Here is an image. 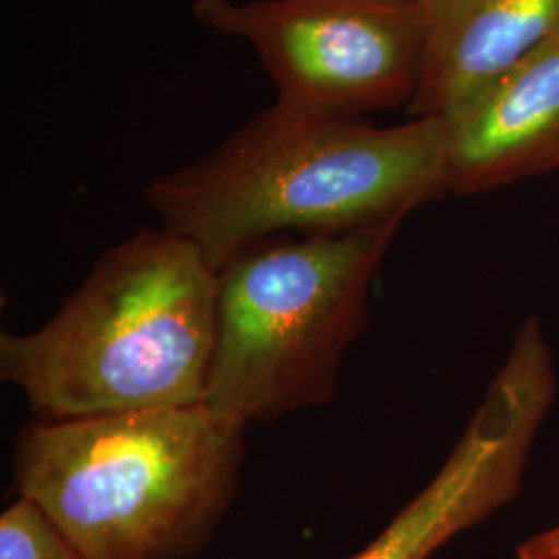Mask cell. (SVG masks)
I'll list each match as a JSON object with an SVG mask.
<instances>
[{"instance_id":"obj_4","label":"cell","mask_w":559,"mask_h":559,"mask_svg":"<svg viewBox=\"0 0 559 559\" xmlns=\"http://www.w3.org/2000/svg\"><path fill=\"white\" fill-rule=\"evenodd\" d=\"M400 224L340 235L282 233L224 261L216 270L218 338L203 404L240 423L330 404Z\"/></svg>"},{"instance_id":"obj_7","label":"cell","mask_w":559,"mask_h":559,"mask_svg":"<svg viewBox=\"0 0 559 559\" xmlns=\"http://www.w3.org/2000/svg\"><path fill=\"white\" fill-rule=\"evenodd\" d=\"M448 191L475 195L559 168V34L443 117Z\"/></svg>"},{"instance_id":"obj_3","label":"cell","mask_w":559,"mask_h":559,"mask_svg":"<svg viewBox=\"0 0 559 559\" xmlns=\"http://www.w3.org/2000/svg\"><path fill=\"white\" fill-rule=\"evenodd\" d=\"M245 427L205 404L29 420L15 491L85 559L198 558L239 496Z\"/></svg>"},{"instance_id":"obj_8","label":"cell","mask_w":559,"mask_h":559,"mask_svg":"<svg viewBox=\"0 0 559 559\" xmlns=\"http://www.w3.org/2000/svg\"><path fill=\"white\" fill-rule=\"evenodd\" d=\"M425 57L411 119L443 117L559 34V0H423Z\"/></svg>"},{"instance_id":"obj_9","label":"cell","mask_w":559,"mask_h":559,"mask_svg":"<svg viewBox=\"0 0 559 559\" xmlns=\"http://www.w3.org/2000/svg\"><path fill=\"white\" fill-rule=\"evenodd\" d=\"M0 559H85L38 503L17 498L0 514Z\"/></svg>"},{"instance_id":"obj_5","label":"cell","mask_w":559,"mask_h":559,"mask_svg":"<svg viewBox=\"0 0 559 559\" xmlns=\"http://www.w3.org/2000/svg\"><path fill=\"white\" fill-rule=\"evenodd\" d=\"M203 27L251 44L297 108L360 117L411 106L425 57L423 2L193 0Z\"/></svg>"},{"instance_id":"obj_10","label":"cell","mask_w":559,"mask_h":559,"mask_svg":"<svg viewBox=\"0 0 559 559\" xmlns=\"http://www.w3.org/2000/svg\"><path fill=\"white\" fill-rule=\"evenodd\" d=\"M519 559H559V526L520 543Z\"/></svg>"},{"instance_id":"obj_11","label":"cell","mask_w":559,"mask_h":559,"mask_svg":"<svg viewBox=\"0 0 559 559\" xmlns=\"http://www.w3.org/2000/svg\"><path fill=\"white\" fill-rule=\"evenodd\" d=\"M378 2H399V4H415V2H423V0H378Z\"/></svg>"},{"instance_id":"obj_1","label":"cell","mask_w":559,"mask_h":559,"mask_svg":"<svg viewBox=\"0 0 559 559\" xmlns=\"http://www.w3.org/2000/svg\"><path fill=\"white\" fill-rule=\"evenodd\" d=\"M448 191L441 117L376 127L276 100L143 200L218 270L253 240L340 235L404 218Z\"/></svg>"},{"instance_id":"obj_2","label":"cell","mask_w":559,"mask_h":559,"mask_svg":"<svg viewBox=\"0 0 559 559\" xmlns=\"http://www.w3.org/2000/svg\"><path fill=\"white\" fill-rule=\"evenodd\" d=\"M216 338V267L179 233L141 228L102 253L40 330L2 332L0 380L36 419L203 404Z\"/></svg>"},{"instance_id":"obj_6","label":"cell","mask_w":559,"mask_h":559,"mask_svg":"<svg viewBox=\"0 0 559 559\" xmlns=\"http://www.w3.org/2000/svg\"><path fill=\"white\" fill-rule=\"evenodd\" d=\"M558 381L539 321L528 320L438 475L348 559H431L519 496Z\"/></svg>"}]
</instances>
